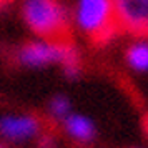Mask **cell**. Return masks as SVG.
I'll return each instance as SVG.
<instances>
[{"label": "cell", "instance_id": "obj_1", "mask_svg": "<svg viewBox=\"0 0 148 148\" xmlns=\"http://www.w3.org/2000/svg\"><path fill=\"white\" fill-rule=\"evenodd\" d=\"M28 28L48 42H72L70 18L60 0H25L22 8Z\"/></svg>", "mask_w": 148, "mask_h": 148}, {"label": "cell", "instance_id": "obj_2", "mask_svg": "<svg viewBox=\"0 0 148 148\" xmlns=\"http://www.w3.org/2000/svg\"><path fill=\"white\" fill-rule=\"evenodd\" d=\"M75 20L80 32L93 45H107L120 34L113 0H78Z\"/></svg>", "mask_w": 148, "mask_h": 148}, {"label": "cell", "instance_id": "obj_3", "mask_svg": "<svg viewBox=\"0 0 148 148\" xmlns=\"http://www.w3.org/2000/svg\"><path fill=\"white\" fill-rule=\"evenodd\" d=\"M17 58L25 67H45L48 63H62L68 78L80 75V53L72 42H30L18 50Z\"/></svg>", "mask_w": 148, "mask_h": 148}, {"label": "cell", "instance_id": "obj_4", "mask_svg": "<svg viewBox=\"0 0 148 148\" xmlns=\"http://www.w3.org/2000/svg\"><path fill=\"white\" fill-rule=\"evenodd\" d=\"M115 18L120 32L135 37L147 35L148 0H113Z\"/></svg>", "mask_w": 148, "mask_h": 148}, {"label": "cell", "instance_id": "obj_5", "mask_svg": "<svg viewBox=\"0 0 148 148\" xmlns=\"http://www.w3.org/2000/svg\"><path fill=\"white\" fill-rule=\"evenodd\" d=\"M40 121L35 116H3L0 120V133L8 140H27L38 133Z\"/></svg>", "mask_w": 148, "mask_h": 148}, {"label": "cell", "instance_id": "obj_6", "mask_svg": "<svg viewBox=\"0 0 148 148\" xmlns=\"http://www.w3.org/2000/svg\"><path fill=\"white\" fill-rule=\"evenodd\" d=\"M65 128L78 141H92L95 136L93 123L80 115H68L65 118Z\"/></svg>", "mask_w": 148, "mask_h": 148}, {"label": "cell", "instance_id": "obj_7", "mask_svg": "<svg viewBox=\"0 0 148 148\" xmlns=\"http://www.w3.org/2000/svg\"><path fill=\"white\" fill-rule=\"evenodd\" d=\"M128 65L136 72H145L148 67V47L147 42H136L127 50Z\"/></svg>", "mask_w": 148, "mask_h": 148}, {"label": "cell", "instance_id": "obj_8", "mask_svg": "<svg viewBox=\"0 0 148 148\" xmlns=\"http://www.w3.org/2000/svg\"><path fill=\"white\" fill-rule=\"evenodd\" d=\"M50 113L53 115L57 120H65L70 115V101L65 97H57L50 103Z\"/></svg>", "mask_w": 148, "mask_h": 148}, {"label": "cell", "instance_id": "obj_9", "mask_svg": "<svg viewBox=\"0 0 148 148\" xmlns=\"http://www.w3.org/2000/svg\"><path fill=\"white\" fill-rule=\"evenodd\" d=\"M52 145H53V141H52L50 136H43V138H42V141H40L42 148H52Z\"/></svg>", "mask_w": 148, "mask_h": 148}]
</instances>
